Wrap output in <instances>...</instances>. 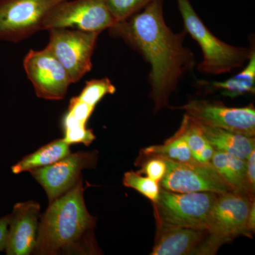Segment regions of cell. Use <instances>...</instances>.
Returning a JSON list of instances; mask_svg holds the SVG:
<instances>
[{
  "label": "cell",
  "instance_id": "cell-1",
  "mask_svg": "<svg viewBox=\"0 0 255 255\" xmlns=\"http://www.w3.org/2000/svg\"><path fill=\"white\" fill-rule=\"evenodd\" d=\"M163 2L152 0L136 14L108 29L112 36L123 39L150 65V97L155 111L168 106L169 96L180 79L196 65L194 53L184 46L187 33H174L166 23Z\"/></svg>",
  "mask_w": 255,
  "mask_h": 255
},
{
  "label": "cell",
  "instance_id": "cell-2",
  "mask_svg": "<svg viewBox=\"0 0 255 255\" xmlns=\"http://www.w3.org/2000/svg\"><path fill=\"white\" fill-rule=\"evenodd\" d=\"M96 219L89 213L82 179L63 195L49 203L38 223L33 253L41 255H92Z\"/></svg>",
  "mask_w": 255,
  "mask_h": 255
},
{
  "label": "cell",
  "instance_id": "cell-3",
  "mask_svg": "<svg viewBox=\"0 0 255 255\" xmlns=\"http://www.w3.org/2000/svg\"><path fill=\"white\" fill-rule=\"evenodd\" d=\"M177 3L184 23V31L194 38L202 51L203 60L198 66L199 71L210 75H221L231 73L248 63L255 51V46L247 48L225 43L206 27L189 0H177Z\"/></svg>",
  "mask_w": 255,
  "mask_h": 255
},
{
  "label": "cell",
  "instance_id": "cell-4",
  "mask_svg": "<svg viewBox=\"0 0 255 255\" xmlns=\"http://www.w3.org/2000/svg\"><path fill=\"white\" fill-rule=\"evenodd\" d=\"M254 197L241 193L219 194L215 203L207 235L194 255H214L220 247L241 235L250 236L248 219Z\"/></svg>",
  "mask_w": 255,
  "mask_h": 255
},
{
  "label": "cell",
  "instance_id": "cell-5",
  "mask_svg": "<svg viewBox=\"0 0 255 255\" xmlns=\"http://www.w3.org/2000/svg\"><path fill=\"white\" fill-rule=\"evenodd\" d=\"M219 194L211 191L177 193L160 187L153 203L157 230L189 228L207 230Z\"/></svg>",
  "mask_w": 255,
  "mask_h": 255
},
{
  "label": "cell",
  "instance_id": "cell-6",
  "mask_svg": "<svg viewBox=\"0 0 255 255\" xmlns=\"http://www.w3.org/2000/svg\"><path fill=\"white\" fill-rule=\"evenodd\" d=\"M49 32V50L76 83L92 70V56L100 33L69 28H53Z\"/></svg>",
  "mask_w": 255,
  "mask_h": 255
},
{
  "label": "cell",
  "instance_id": "cell-7",
  "mask_svg": "<svg viewBox=\"0 0 255 255\" xmlns=\"http://www.w3.org/2000/svg\"><path fill=\"white\" fill-rule=\"evenodd\" d=\"M116 23L106 0H65L45 16L41 31L69 28L101 33Z\"/></svg>",
  "mask_w": 255,
  "mask_h": 255
},
{
  "label": "cell",
  "instance_id": "cell-8",
  "mask_svg": "<svg viewBox=\"0 0 255 255\" xmlns=\"http://www.w3.org/2000/svg\"><path fill=\"white\" fill-rule=\"evenodd\" d=\"M65 0H0V40L18 43L41 31L47 14Z\"/></svg>",
  "mask_w": 255,
  "mask_h": 255
},
{
  "label": "cell",
  "instance_id": "cell-9",
  "mask_svg": "<svg viewBox=\"0 0 255 255\" xmlns=\"http://www.w3.org/2000/svg\"><path fill=\"white\" fill-rule=\"evenodd\" d=\"M196 123L219 128L255 137V109L251 105L244 107H229L220 102L193 100L179 107Z\"/></svg>",
  "mask_w": 255,
  "mask_h": 255
},
{
  "label": "cell",
  "instance_id": "cell-10",
  "mask_svg": "<svg viewBox=\"0 0 255 255\" xmlns=\"http://www.w3.org/2000/svg\"><path fill=\"white\" fill-rule=\"evenodd\" d=\"M37 97L58 101L65 98L72 81L58 60L47 49L30 50L23 62Z\"/></svg>",
  "mask_w": 255,
  "mask_h": 255
},
{
  "label": "cell",
  "instance_id": "cell-11",
  "mask_svg": "<svg viewBox=\"0 0 255 255\" xmlns=\"http://www.w3.org/2000/svg\"><path fill=\"white\" fill-rule=\"evenodd\" d=\"M164 159L167 168L159 182L162 189L177 193L211 191L223 194L232 191L211 163H182Z\"/></svg>",
  "mask_w": 255,
  "mask_h": 255
},
{
  "label": "cell",
  "instance_id": "cell-12",
  "mask_svg": "<svg viewBox=\"0 0 255 255\" xmlns=\"http://www.w3.org/2000/svg\"><path fill=\"white\" fill-rule=\"evenodd\" d=\"M97 161V152L79 151L50 165L32 169L30 173L44 189L50 203L75 187L82 171L94 168Z\"/></svg>",
  "mask_w": 255,
  "mask_h": 255
},
{
  "label": "cell",
  "instance_id": "cell-13",
  "mask_svg": "<svg viewBox=\"0 0 255 255\" xmlns=\"http://www.w3.org/2000/svg\"><path fill=\"white\" fill-rule=\"evenodd\" d=\"M39 204L34 201L17 203L10 214L9 230L6 241L7 255H28L36 246Z\"/></svg>",
  "mask_w": 255,
  "mask_h": 255
},
{
  "label": "cell",
  "instance_id": "cell-14",
  "mask_svg": "<svg viewBox=\"0 0 255 255\" xmlns=\"http://www.w3.org/2000/svg\"><path fill=\"white\" fill-rule=\"evenodd\" d=\"M207 235V231L189 228L158 230L157 241L151 255L194 254Z\"/></svg>",
  "mask_w": 255,
  "mask_h": 255
},
{
  "label": "cell",
  "instance_id": "cell-15",
  "mask_svg": "<svg viewBox=\"0 0 255 255\" xmlns=\"http://www.w3.org/2000/svg\"><path fill=\"white\" fill-rule=\"evenodd\" d=\"M198 125L206 140L216 150L223 151L238 158L247 159L252 151L255 149V137L246 136L219 128L199 124Z\"/></svg>",
  "mask_w": 255,
  "mask_h": 255
},
{
  "label": "cell",
  "instance_id": "cell-16",
  "mask_svg": "<svg viewBox=\"0 0 255 255\" xmlns=\"http://www.w3.org/2000/svg\"><path fill=\"white\" fill-rule=\"evenodd\" d=\"M70 153V145L63 138L57 139L43 145L36 152L23 157L11 167V172L18 174L46 167L63 159Z\"/></svg>",
  "mask_w": 255,
  "mask_h": 255
},
{
  "label": "cell",
  "instance_id": "cell-17",
  "mask_svg": "<svg viewBox=\"0 0 255 255\" xmlns=\"http://www.w3.org/2000/svg\"><path fill=\"white\" fill-rule=\"evenodd\" d=\"M211 164L233 192L243 193L246 177V159L223 151L215 150Z\"/></svg>",
  "mask_w": 255,
  "mask_h": 255
},
{
  "label": "cell",
  "instance_id": "cell-18",
  "mask_svg": "<svg viewBox=\"0 0 255 255\" xmlns=\"http://www.w3.org/2000/svg\"><path fill=\"white\" fill-rule=\"evenodd\" d=\"M211 87L219 90L226 97L235 98L255 92V50L248 61L246 68L232 78L222 82H213Z\"/></svg>",
  "mask_w": 255,
  "mask_h": 255
},
{
  "label": "cell",
  "instance_id": "cell-19",
  "mask_svg": "<svg viewBox=\"0 0 255 255\" xmlns=\"http://www.w3.org/2000/svg\"><path fill=\"white\" fill-rule=\"evenodd\" d=\"M141 152L145 157H162L182 163H197L180 128L162 145L149 146Z\"/></svg>",
  "mask_w": 255,
  "mask_h": 255
},
{
  "label": "cell",
  "instance_id": "cell-20",
  "mask_svg": "<svg viewBox=\"0 0 255 255\" xmlns=\"http://www.w3.org/2000/svg\"><path fill=\"white\" fill-rule=\"evenodd\" d=\"M179 128L182 130L196 162L201 164H211L216 150L203 135L198 124L184 114Z\"/></svg>",
  "mask_w": 255,
  "mask_h": 255
},
{
  "label": "cell",
  "instance_id": "cell-21",
  "mask_svg": "<svg viewBox=\"0 0 255 255\" xmlns=\"http://www.w3.org/2000/svg\"><path fill=\"white\" fill-rule=\"evenodd\" d=\"M123 184L126 187L131 188L147 198L152 203L158 200L160 186L150 177H143L139 172H127L124 174Z\"/></svg>",
  "mask_w": 255,
  "mask_h": 255
},
{
  "label": "cell",
  "instance_id": "cell-22",
  "mask_svg": "<svg viewBox=\"0 0 255 255\" xmlns=\"http://www.w3.org/2000/svg\"><path fill=\"white\" fill-rule=\"evenodd\" d=\"M116 91L117 89L110 79H94L86 82L77 97L82 102L95 107L106 95H113Z\"/></svg>",
  "mask_w": 255,
  "mask_h": 255
},
{
  "label": "cell",
  "instance_id": "cell-23",
  "mask_svg": "<svg viewBox=\"0 0 255 255\" xmlns=\"http://www.w3.org/2000/svg\"><path fill=\"white\" fill-rule=\"evenodd\" d=\"M152 0H106L116 22H120L143 9Z\"/></svg>",
  "mask_w": 255,
  "mask_h": 255
},
{
  "label": "cell",
  "instance_id": "cell-24",
  "mask_svg": "<svg viewBox=\"0 0 255 255\" xmlns=\"http://www.w3.org/2000/svg\"><path fill=\"white\" fill-rule=\"evenodd\" d=\"M142 162L140 173L145 174L147 177L159 183L163 179L167 172V162L165 159L159 157H146Z\"/></svg>",
  "mask_w": 255,
  "mask_h": 255
},
{
  "label": "cell",
  "instance_id": "cell-25",
  "mask_svg": "<svg viewBox=\"0 0 255 255\" xmlns=\"http://www.w3.org/2000/svg\"><path fill=\"white\" fill-rule=\"evenodd\" d=\"M63 140L70 145L82 143L88 146L96 139L93 130L87 128V127H77L63 129Z\"/></svg>",
  "mask_w": 255,
  "mask_h": 255
},
{
  "label": "cell",
  "instance_id": "cell-26",
  "mask_svg": "<svg viewBox=\"0 0 255 255\" xmlns=\"http://www.w3.org/2000/svg\"><path fill=\"white\" fill-rule=\"evenodd\" d=\"M95 107L82 102L78 97L71 99L67 114L75 120L87 125V122L93 114Z\"/></svg>",
  "mask_w": 255,
  "mask_h": 255
},
{
  "label": "cell",
  "instance_id": "cell-27",
  "mask_svg": "<svg viewBox=\"0 0 255 255\" xmlns=\"http://www.w3.org/2000/svg\"><path fill=\"white\" fill-rule=\"evenodd\" d=\"M247 167L246 177L243 193L247 196L254 197L255 189V149L253 150L246 159Z\"/></svg>",
  "mask_w": 255,
  "mask_h": 255
},
{
  "label": "cell",
  "instance_id": "cell-28",
  "mask_svg": "<svg viewBox=\"0 0 255 255\" xmlns=\"http://www.w3.org/2000/svg\"><path fill=\"white\" fill-rule=\"evenodd\" d=\"M9 221L10 214L0 219V251H4L6 248Z\"/></svg>",
  "mask_w": 255,
  "mask_h": 255
},
{
  "label": "cell",
  "instance_id": "cell-29",
  "mask_svg": "<svg viewBox=\"0 0 255 255\" xmlns=\"http://www.w3.org/2000/svg\"><path fill=\"white\" fill-rule=\"evenodd\" d=\"M248 229L249 233L254 232L255 229V202H253L251 209L250 210L248 219Z\"/></svg>",
  "mask_w": 255,
  "mask_h": 255
}]
</instances>
